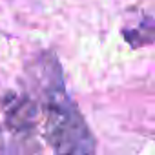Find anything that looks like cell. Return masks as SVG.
<instances>
[{"instance_id": "6da1fadb", "label": "cell", "mask_w": 155, "mask_h": 155, "mask_svg": "<svg viewBox=\"0 0 155 155\" xmlns=\"http://www.w3.org/2000/svg\"><path fill=\"white\" fill-rule=\"evenodd\" d=\"M44 106V137L55 155H95V137L64 88L62 71L53 53L42 55L37 68Z\"/></svg>"}, {"instance_id": "7a4b0ae2", "label": "cell", "mask_w": 155, "mask_h": 155, "mask_svg": "<svg viewBox=\"0 0 155 155\" xmlns=\"http://www.w3.org/2000/svg\"><path fill=\"white\" fill-rule=\"evenodd\" d=\"M122 37L131 48H142V46L155 44V18L142 17L133 26H126L122 29Z\"/></svg>"}]
</instances>
